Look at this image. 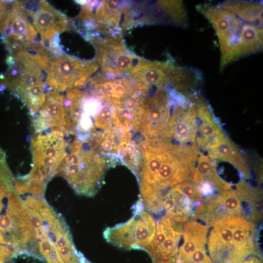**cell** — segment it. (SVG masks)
<instances>
[{"mask_svg":"<svg viewBox=\"0 0 263 263\" xmlns=\"http://www.w3.org/2000/svg\"><path fill=\"white\" fill-rule=\"evenodd\" d=\"M6 58L9 69L2 85L26 105L30 113L43 104L47 90V70L51 53L41 46L19 49Z\"/></svg>","mask_w":263,"mask_h":263,"instance_id":"cell-1","label":"cell"},{"mask_svg":"<svg viewBox=\"0 0 263 263\" xmlns=\"http://www.w3.org/2000/svg\"><path fill=\"white\" fill-rule=\"evenodd\" d=\"M213 27L217 36L220 71L239 59L254 54L257 38L253 25L218 5L205 2L196 6Z\"/></svg>","mask_w":263,"mask_h":263,"instance_id":"cell-2","label":"cell"},{"mask_svg":"<svg viewBox=\"0 0 263 263\" xmlns=\"http://www.w3.org/2000/svg\"><path fill=\"white\" fill-rule=\"evenodd\" d=\"M209 225L207 248L214 263H240L257 255L255 226L243 216L225 217Z\"/></svg>","mask_w":263,"mask_h":263,"instance_id":"cell-3","label":"cell"},{"mask_svg":"<svg viewBox=\"0 0 263 263\" xmlns=\"http://www.w3.org/2000/svg\"><path fill=\"white\" fill-rule=\"evenodd\" d=\"M0 244L38 255L35 233L14 187L0 183Z\"/></svg>","mask_w":263,"mask_h":263,"instance_id":"cell-4","label":"cell"},{"mask_svg":"<svg viewBox=\"0 0 263 263\" xmlns=\"http://www.w3.org/2000/svg\"><path fill=\"white\" fill-rule=\"evenodd\" d=\"M95 150L89 141L74 142L57 170L79 194L92 196L100 186L105 167Z\"/></svg>","mask_w":263,"mask_h":263,"instance_id":"cell-5","label":"cell"},{"mask_svg":"<svg viewBox=\"0 0 263 263\" xmlns=\"http://www.w3.org/2000/svg\"><path fill=\"white\" fill-rule=\"evenodd\" d=\"M144 25L187 28L188 18L184 3L179 0L125 1L123 31Z\"/></svg>","mask_w":263,"mask_h":263,"instance_id":"cell-6","label":"cell"},{"mask_svg":"<svg viewBox=\"0 0 263 263\" xmlns=\"http://www.w3.org/2000/svg\"><path fill=\"white\" fill-rule=\"evenodd\" d=\"M95 60H83L63 53L51 54L47 70L46 84L51 90L58 92L84 87L98 70Z\"/></svg>","mask_w":263,"mask_h":263,"instance_id":"cell-7","label":"cell"},{"mask_svg":"<svg viewBox=\"0 0 263 263\" xmlns=\"http://www.w3.org/2000/svg\"><path fill=\"white\" fill-rule=\"evenodd\" d=\"M19 3L39 34L41 46L51 52L61 50L59 34L72 28V20L44 0H19Z\"/></svg>","mask_w":263,"mask_h":263,"instance_id":"cell-8","label":"cell"},{"mask_svg":"<svg viewBox=\"0 0 263 263\" xmlns=\"http://www.w3.org/2000/svg\"><path fill=\"white\" fill-rule=\"evenodd\" d=\"M84 37L94 46L95 61L103 74L129 75L141 57L129 50L122 34L102 35L88 32Z\"/></svg>","mask_w":263,"mask_h":263,"instance_id":"cell-9","label":"cell"},{"mask_svg":"<svg viewBox=\"0 0 263 263\" xmlns=\"http://www.w3.org/2000/svg\"><path fill=\"white\" fill-rule=\"evenodd\" d=\"M143 208L139 201L136 205L134 215L128 222L104 230L105 239L120 248L144 250L154 238L156 222L152 215Z\"/></svg>","mask_w":263,"mask_h":263,"instance_id":"cell-10","label":"cell"},{"mask_svg":"<svg viewBox=\"0 0 263 263\" xmlns=\"http://www.w3.org/2000/svg\"><path fill=\"white\" fill-rule=\"evenodd\" d=\"M62 133L52 132L36 135L32 140L33 167L27 174L31 179L46 183L54 174L67 155L68 144Z\"/></svg>","mask_w":263,"mask_h":263,"instance_id":"cell-11","label":"cell"},{"mask_svg":"<svg viewBox=\"0 0 263 263\" xmlns=\"http://www.w3.org/2000/svg\"><path fill=\"white\" fill-rule=\"evenodd\" d=\"M75 21L81 22L84 30L102 35L122 34V23L125 1L85 0Z\"/></svg>","mask_w":263,"mask_h":263,"instance_id":"cell-12","label":"cell"},{"mask_svg":"<svg viewBox=\"0 0 263 263\" xmlns=\"http://www.w3.org/2000/svg\"><path fill=\"white\" fill-rule=\"evenodd\" d=\"M0 33L9 53L40 44L38 32L23 13L19 0L10 1Z\"/></svg>","mask_w":263,"mask_h":263,"instance_id":"cell-13","label":"cell"},{"mask_svg":"<svg viewBox=\"0 0 263 263\" xmlns=\"http://www.w3.org/2000/svg\"><path fill=\"white\" fill-rule=\"evenodd\" d=\"M33 125L37 134L52 132L64 135L72 133L70 121L60 92L48 90L38 112L33 116Z\"/></svg>","mask_w":263,"mask_h":263,"instance_id":"cell-14","label":"cell"},{"mask_svg":"<svg viewBox=\"0 0 263 263\" xmlns=\"http://www.w3.org/2000/svg\"><path fill=\"white\" fill-rule=\"evenodd\" d=\"M179 224L165 216L158 219L154 238L144 249L153 263H175L182 234Z\"/></svg>","mask_w":263,"mask_h":263,"instance_id":"cell-15","label":"cell"},{"mask_svg":"<svg viewBox=\"0 0 263 263\" xmlns=\"http://www.w3.org/2000/svg\"><path fill=\"white\" fill-rule=\"evenodd\" d=\"M209 226L192 220L183 225V243L179 247L175 263H214L207 249Z\"/></svg>","mask_w":263,"mask_h":263,"instance_id":"cell-16","label":"cell"},{"mask_svg":"<svg viewBox=\"0 0 263 263\" xmlns=\"http://www.w3.org/2000/svg\"><path fill=\"white\" fill-rule=\"evenodd\" d=\"M236 215L244 216L242 201L236 190L229 189L204 199L195 207L191 217L209 225L221 219Z\"/></svg>","mask_w":263,"mask_h":263,"instance_id":"cell-17","label":"cell"},{"mask_svg":"<svg viewBox=\"0 0 263 263\" xmlns=\"http://www.w3.org/2000/svg\"><path fill=\"white\" fill-rule=\"evenodd\" d=\"M181 67L171 57L164 61L140 57L129 75L148 86L161 88L173 81Z\"/></svg>","mask_w":263,"mask_h":263,"instance_id":"cell-18","label":"cell"},{"mask_svg":"<svg viewBox=\"0 0 263 263\" xmlns=\"http://www.w3.org/2000/svg\"><path fill=\"white\" fill-rule=\"evenodd\" d=\"M161 214L177 223H184L191 217L195 205L176 185L168 190L160 200Z\"/></svg>","mask_w":263,"mask_h":263,"instance_id":"cell-19","label":"cell"},{"mask_svg":"<svg viewBox=\"0 0 263 263\" xmlns=\"http://www.w3.org/2000/svg\"><path fill=\"white\" fill-rule=\"evenodd\" d=\"M196 125L197 141L198 145L204 148L208 149L225 135L204 101L198 108Z\"/></svg>","mask_w":263,"mask_h":263,"instance_id":"cell-20","label":"cell"},{"mask_svg":"<svg viewBox=\"0 0 263 263\" xmlns=\"http://www.w3.org/2000/svg\"><path fill=\"white\" fill-rule=\"evenodd\" d=\"M219 5L234 13L244 21L263 27V3L261 1L247 0H226Z\"/></svg>","mask_w":263,"mask_h":263,"instance_id":"cell-21","label":"cell"},{"mask_svg":"<svg viewBox=\"0 0 263 263\" xmlns=\"http://www.w3.org/2000/svg\"><path fill=\"white\" fill-rule=\"evenodd\" d=\"M198 158L197 166L194 169L191 177L193 182L200 185L209 184L218 192L231 188L230 184L219 177L210 158L204 155Z\"/></svg>","mask_w":263,"mask_h":263,"instance_id":"cell-22","label":"cell"},{"mask_svg":"<svg viewBox=\"0 0 263 263\" xmlns=\"http://www.w3.org/2000/svg\"><path fill=\"white\" fill-rule=\"evenodd\" d=\"M208 150L210 157L228 161L237 167L243 172L248 174L247 166L241 154L225 135Z\"/></svg>","mask_w":263,"mask_h":263,"instance_id":"cell-23","label":"cell"},{"mask_svg":"<svg viewBox=\"0 0 263 263\" xmlns=\"http://www.w3.org/2000/svg\"><path fill=\"white\" fill-rule=\"evenodd\" d=\"M19 249L0 244V263L10 261Z\"/></svg>","mask_w":263,"mask_h":263,"instance_id":"cell-24","label":"cell"},{"mask_svg":"<svg viewBox=\"0 0 263 263\" xmlns=\"http://www.w3.org/2000/svg\"><path fill=\"white\" fill-rule=\"evenodd\" d=\"M10 3V1L0 0V27L5 18Z\"/></svg>","mask_w":263,"mask_h":263,"instance_id":"cell-25","label":"cell"},{"mask_svg":"<svg viewBox=\"0 0 263 263\" xmlns=\"http://www.w3.org/2000/svg\"><path fill=\"white\" fill-rule=\"evenodd\" d=\"M240 263H262L260 257L257 255L251 256Z\"/></svg>","mask_w":263,"mask_h":263,"instance_id":"cell-26","label":"cell"}]
</instances>
